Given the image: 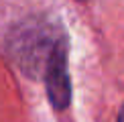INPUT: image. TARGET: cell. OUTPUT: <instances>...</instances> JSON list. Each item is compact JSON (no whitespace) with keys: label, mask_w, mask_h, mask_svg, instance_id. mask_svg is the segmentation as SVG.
I'll list each match as a JSON object with an SVG mask.
<instances>
[{"label":"cell","mask_w":124,"mask_h":122,"mask_svg":"<svg viewBox=\"0 0 124 122\" xmlns=\"http://www.w3.org/2000/svg\"><path fill=\"white\" fill-rule=\"evenodd\" d=\"M61 37H63V33L59 35V29L51 23L24 20L10 35L8 41L10 57L23 67L24 73L39 77L45 73L49 57Z\"/></svg>","instance_id":"1"},{"label":"cell","mask_w":124,"mask_h":122,"mask_svg":"<svg viewBox=\"0 0 124 122\" xmlns=\"http://www.w3.org/2000/svg\"><path fill=\"white\" fill-rule=\"evenodd\" d=\"M43 75H45V81H47L51 104L55 108L63 110L71 100V81H69V71H67V37L65 35L57 41Z\"/></svg>","instance_id":"2"},{"label":"cell","mask_w":124,"mask_h":122,"mask_svg":"<svg viewBox=\"0 0 124 122\" xmlns=\"http://www.w3.org/2000/svg\"><path fill=\"white\" fill-rule=\"evenodd\" d=\"M118 122H124V106H122V110H120V114H118Z\"/></svg>","instance_id":"3"},{"label":"cell","mask_w":124,"mask_h":122,"mask_svg":"<svg viewBox=\"0 0 124 122\" xmlns=\"http://www.w3.org/2000/svg\"><path fill=\"white\" fill-rule=\"evenodd\" d=\"M81 2H85V0H81Z\"/></svg>","instance_id":"4"}]
</instances>
